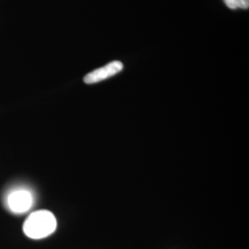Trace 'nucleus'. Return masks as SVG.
<instances>
[{
  "label": "nucleus",
  "mask_w": 249,
  "mask_h": 249,
  "mask_svg": "<svg viewBox=\"0 0 249 249\" xmlns=\"http://www.w3.org/2000/svg\"><path fill=\"white\" fill-rule=\"evenodd\" d=\"M9 209L16 213H23L31 208L33 197L26 190H18L11 193L8 198Z\"/></svg>",
  "instance_id": "nucleus-3"
},
{
  "label": "nucleus",
  "mask_w": 249,
  "mask_h": 249,
  "mask_svg": "<svg viewBox=\"0 0 249 249\" xmlns=\"http://www.w3.org/2000/svg\"><path fill=\"white\" fill-rule=\"evenodd\" d=\"M56 229V220L49 211H37L27 218L23 231L32 239H42L52 234Z\"/></svg>",
  "instance_id": "nucleus-1"
},
{
  "label": "nucleus",
  "mask_w": 249,
  "mask_h": 249,
  "mask_svg": "<svg viewBox=\"0 0 249 249\" xmlns=\"http://www.w3.org/2000/svg\"><path fill=\"white\" fill-rule=\"evenodd\" d=\"M123 68V63L120 61H113L93 71L89 72L84 77L83 80L86 84H94L115 76L117 73L122 71Z\"/></svg>",
  "instance_id": "nucleus-2"
},
{
  "label": "nucleus",
  "mask_w": 249,
  "mask_h": 249,
  "mask_svg": "<svg viewBox=\"0 0 249 249\" xmlns=\"http://www.w3.org/2000/svg\"><path fill=\"white\" fill-rule=\"evenodd\" d=\"M223 2L231 9H248L249 7V0H223Z\"/></svg>",
  "instance_id": "nucleus-4"
}]
</instances>
